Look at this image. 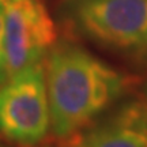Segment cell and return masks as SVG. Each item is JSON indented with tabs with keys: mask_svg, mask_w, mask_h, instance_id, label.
<instances>
[{
	"mask_svg": "<svg viewBox=\"0 0 147 147\" xmlns=\"http://www.w3.org/2000/svg\"><path fill=\"white\" fill-rule=\"evenodd\" d=\"M51 134L59 143L83 134L117 104L131 78L78 44L61 41L45 59Z\"/></svg>",
	"mask_w": 147,
	"mask_h": 147,
	"instance_id": "cell-1",
	"label": "cell"
},
{
	"mask_svg": "<svg viewBox=\"0 0 147 147\" xmlns=\"http://www.w3.org/2000/svg\"><path fill=\"white\" fill-rule=\"evenodd\" d=\"M67 16L90 42L147 64V0H72Z\"/></svg>",
	"mask_w": 147,
	"mask_h": 147,
	"instance_id": "cell-2",
	"label": "cell"
},
{
	"mask_svg": "<svg viewBox=\"0 0 147 147\" xmlns=\"http://www.w3.org/2000/svg\"><path fill=\"white\" fill-rule=\"evenodd\" d=\"M51 131L45 61L8 76L0 84V135L27 147L42 142Z\"/></svg>",
	"mask_w": 147,
	"mask_h": 147,
	"instance_id": "cell-3",
	"label": "cell"
},
{
	"mask_svg": "<svg viewBox=\"0 0 147 147\" xmlns=\"http://www.w3.org/2000/svg\"><path fill=\"white\" fill-rule=\"evenodd\" d=\"M5 4V57L8 76L45 61L57 44V27L42 0H14Z\"/></svg>",
	"mask_w": 147,
	"mask_h": 147,
	"instance_id": "cell-4",
	"label": "cell"
},
{
	"mask_svg": "<svg viewBox=\"0 0 147 147\" xmlns=\"http://www.w3.org/2000/svg\"><path fill=\"white\" fill-rule=\"evenodd\" d=\"M84 147H147V102L124 100L80 134Z\"/></svg>",
	"mask_w": 147,
	"mask_h": 147,
	"instance_id": "cell-5",
	"label": "cell"
},
{
	"mask_svg": "<svg viewBox=\"0 0 147 147\" xmlns=\"http://www.w3.org/2000/svg\"><path fill=\"white\" fill-rule=\"evenodd\" d=\"M8 79L5 57V4L0 0V84Z\"/></svg>",
	"mask_w": 147,
	"mask_h": 147,
	"instance_id": "cell-6",
	"label": "cell"
},
{
	"mask_svg": "<svg viewBox=\"0 0 147 147\" xmlns=\"http://www.w3.org/2000/svg\"><path fill=\"white\" fill-rule=\"evenodd\" d=\"M59 144H60V147H84L83 143H82V139H80V135L71 138V139H67L64 142H60Z\"/></svg>",
	"mask_w": 147,
	"mask_h": 147,
	"instance_id": "cell-7",
	"label": "cell"
},
{
	"mask_svg": "<svg viewBox=\"0 0 147 147\" xmlns=\"http://www.w3.org/2000/svg\"><path fill=\"white\" fill-rule=\"evenodd\" d=\"M27 147H53V144L51 143H37V144H33V146H27Z\"/></svg>",
	"mask_w": 147,
	"mask_h": 147,
	"instance_id": "cell-8",
	"label": "cell"
},
{
	"mask_svg": "<svg viewBox=\"0 0 147 147\" xmlns=\"http://www.w3.org/2000/svg\"><path fill=\"white\" fill-rule=\"evenodd\" d=\"M144 100L147 102V86H146V89H144Z\"/></svg>",
	"mask_w": 147,
	"mask_h": 147,
	"instance_id": "cell-9",
	"label": "cell"
},
{
	"mask_svg": "<svg viewBox=\"0 0 147 147\" xmlns=\"http://www.w3.org/2000/svg\"><path fill=\"white\" fill-rule=\"evenodd\" d=\"M4 3H8V1H14V0H3Z\"/></svg>",
	"mask_w": 147,
	"mask_h": 147,
	"instance_id": "cell-10",
	"label": "cell"
},
{
	"mask_svg": "<svg viewBox=\"0 0 147 147\" xmlns=\"http://www.w3.org/2000/svg\"><path fill=\"white\" fill-rule=\"evenodd\" d=\"M0 147H7V146H0Z\"/></svg>",
	"mask_w": 147,
	"mask_h": 147,
	"instance_id": "cell-11",
	"label": "cell"
},
{
	"mask_svg": "<svg viewBox=\"0 0 147 147\" xmlns=\"http://www.w3.org/2000/svg\"><path fill=\"white\" fill-rule=\"evenodd\" d=\"M1 1H3V0H1Z\"/></svg>",
	"mask_w": 147,
	"mask_h": 147,
	"instance_id": "cell-12",
	"label": "cell"
}]
</instances>
